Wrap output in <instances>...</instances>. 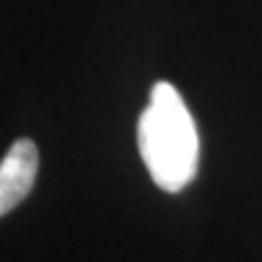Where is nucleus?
<instances>
[{
  "label": "nucleus",
  "mask_w": 262,
  "mask_h": 262,
  "mask_svg": "<svg viewBox=\"0 0 262 262\" xmlns=\"http://www.w3.org/2000/svg\"><path fill=\"white\" fill-rule=\"evenodd\" d=\"M39 150L32 139H17L0 160V216L12 211L34 187Z\"/></svg>",
  "instance_id": "f03ea898"
},
{
  "label": "nucleus",
  "mask_w": 262,
  "mask_h": 262,
  "mask_svg": "<svg viewBox=\"0 0 262 262\" xmlns=\"http://www.w3.org/2000/svg\"><path fill=\"white\" fill-rule=\"evenodd\" d=\"M139 150L153 182L180 192L194 180L199 165V134L175 85L160 80L150 88L148 107L139 119Z\"/></svg>",
  "instance_id": "f257e3e1"
}]
</instances>
